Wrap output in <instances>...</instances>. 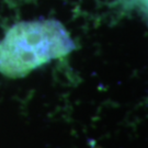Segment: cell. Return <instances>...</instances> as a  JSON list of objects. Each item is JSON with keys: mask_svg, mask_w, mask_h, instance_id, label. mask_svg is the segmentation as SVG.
<instances>
[{"mask_svg": "<svg viewBox=\"0 0 148 148\" xmlns=\"http://www.w3.org/2000/svg\"><path fill=\"white\" fill-rule=\"evenodd\" d=\"M74 49L73 38L59 21L20 22L0 41V74L13 79L23 78Z\"/></svg>", "mask_w": 148, "mask_h": 148, "instance_id": "6da1fadb", "label": "cell"}]
</instances>
